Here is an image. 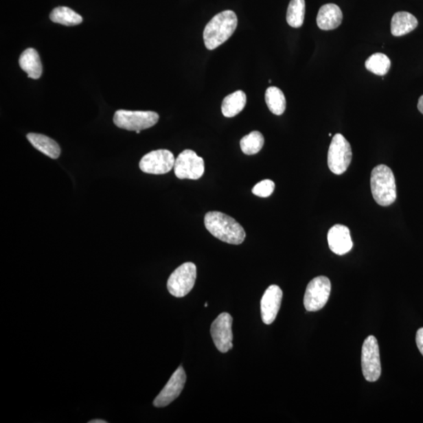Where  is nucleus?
<instances>
[{
  "label": "nucleus",
  "instance_id": "39448f33",
  "mask_svg": "<svg viewBox=\"0 0 423 423\" xmlns=\"http://www.w3.org/2000/svg\"><path fill=\"white\" fill-rule=\"evenodd\" d=\"M352 160V146L341 133H336L332 137L330 149H328V168L333 174L341 175L347 171Z\"/></svg>",
  "mask_w": 423,
  "mask_h": 423
},
{
  "label": "nucleus",
  "instance_id": "ddd939ff",
  "mask_svg": "<svg viewBox=\"0 0 423 423\" xmlns=\"http://www.w3.org/2000/svg\"><path fill=\"white\" fill-rule=\"evenodd\" d=\"M282 299V291L279 286L273 285L266 288L261 299V316L266 325H271L276 319Z\"/></svg>",
  "mask_w": 423,
  "mask_h": 423
},
{
  "label": "nucleus",
  "instance_id": "6e6552de",
  "mask_svg": "<svg viewBox=\"0 0 423 423\" xmlns=\"http://www.w3.org/2000/svg\"><path fill=\"white\" fill-rule=\"evenodd\" d=\"M174 169L179 179L198 180L204 174L205 161L192 150L187 149L178 155Z\"/></svg>",
  "mask_w": 423,
  "mask_h": 423
},
{
  "label": "nucleus",
  "instance_id": "aec40b11",
  "mask_svg": "<svg viewBox=\"0 0 423 423\" xmlns=\"http://www.w3.org/2000/svg\"><path fill=\"white\" fill-rule=\"evenodd\" d=\"M265 101L273 114L281 115L286 108V99L279 88L271 87L266 91Z\"/></svg>",
  "mask_w": 423,
  "mask_h": 423
},
{
  "label": "nucleus",
  "instance_id": "f03ea898",
  "mask_svg": "<svg viewBox=\"0 0 423 423\" xmlns=\"http://www.w3.org/2000/svg\"><path fill=\"white\" fill-rule=\"evenodd\" d=\"M237 26V15L233 10H225L215 15L205 27L203 40L205 47L214 51L221 46L231 37Z\"/></svg>",
  "mask_w": 423,
  "mask_h": 423
},
{
  "label": "nucleus",
  "instance_id": "2eb2a0df",
  "mask_svg": "<svg viewBox=\"0 0 423 423\" xmlns=\"http://www.w3.org/2000/svg\"><path fill=\"white\" fill-rule=\"evenodd\" d=\"M343 13L337 5L328 3L320 8L317 16V25L321 30L328 31L336 29L341 25Z\"/></svg>",
  "mask_w": 423,
  "mask_h": 423
},
{
  "label": "nucleus",
  "instance_id": "412c9836",
  "mask_svg": "<svg viewBox=\"0 0 423 423\" xmlns=\"http://www.w3.org/2000/svg\"><path fill=\"white\" fill-rule=\"evenodd\" d=\"M49 19L54 23L65 26H75L80 25L82 22V18L79 14L66 7H58L54 9L49 15Z\"/></svg>",
  "mask_w": 423,
  "mask_h": 423
},
{
  "label": "nucleus",
  "instance_id": "7ed1b4c3",
  "mask_svg": "<svg viewBox=\"0 0 423 423\" xmlns=\"http://www.w3.org/2000/svg\"><path fill=\"white\" fill-rule=\"evenodd\" d=\"M371 190L375 201L388 207L397 198L396 182L393 171L385 165H378L371 171Z\"/></svg>",
  "mask_w": 423,
  "mask_h": 423
},
{
  "label": "nucleus",
  "instance_id": "4be33fe9",
  "mask_svg": "<svg viewBox=\"0 0 423 423\" xmlns=\"http://www.w3.org/2000/svg\"><path fill=\"white\" fill-rule=\"evenodd\" d=\"M305 12V0H291L287 10L288 24L296 29L301 27L304 21Z\"/></svg>",
  "mask_w": 423,
  "mask_h": 423
},
{
  "label": "nucleus",
  "instance_id": "393cba45",
  "mask_svg": "<svg viewBox=\"0 0 423 423\" xmlns=\"http://www.w3.org/2000/svg\"><path fill=\"white\" fill-rule=\"evenodd\" d=\"M275 188V183L271 180H264L255 185L253 188L255 196L261 198H267L271 196Z\"/></svg>",
  "mask_w": 423,
  "mask_h": 423
},
{
  "label": "nucleus",
  "instance_id": "cd10ccee",
  "mask_svg": "<svg viewBox=\"0 0 423 423\" xmlns=\"http://www.w3.org/2000/svg\"><path fill=\"white\" fill-rule=\"evenodd\" d=\"M107 422L102 420H94L89 422V423H106Z\"/></svg>",
  "mask_w": 423,
  "mask_h": 423
},
{
  "label": "nucleus",
  "instance_id": "f3484780",
  "mask_svg": "<svg viewBox=\"0 0 423 423\" xmlns=\"http://www.w3.org/2000/svg\"><path fill=\"white\" fill-rule=\"evenodd\" d=\"M27 139L33 147L47 157L53 159L59 158L60 148L53 139L43 135H38V133H29L27 135Z\"/></svg>",
  "mask_w": 423,
  "mask_h": 423
},
{
  "label": "nucleus",
  "instance_id": "4468645a",
  "mask_svg": "<svg viewBox=\"0 0 423 423\" xmlns=\"http://www.w3.org/2000/svg\"><path fill=\"white\" fill-rule=\"evenodd\" d=\"M328 242L334 253L346 254L353 248L349 228L341 225H334L328 233Z\"/></svg>",
  "mask_w": 423,
  "mask_h": 423
},
{
  "label": "nucleus",
  "instance_id": "9b49d317",
  "mask_svg": "<svg viewBox=\"0 0 423 423\" xmlns=\"http://www.w3.org/2000/svg\"><path fill=\"white\" fill-rule=\"evenodd\" d=\"M232 317L228 313H222L216 317L211 325V335L215 346L221 353H227L233 347Z\"/></svg>",
  "mask_w": 423,
  "mask_h": 423
},
{
  "label": "nucleus",
  "instance_id": "f257e3e1",
  "mask_svg": "<svg viewBox=\"0 0 423 423\" xmlns=\"http://www.w3.org/2000/svg\"><path fill=\"white\" fill-rule=\"evenodd\" d=\"M205 226L215 238L231 244H240L246 238L243 227L235 219L220 212H209L205 216Z\"/></svg>",
  "mask_w": 423,
  "mask_h": 423
},
{
  "label": "nucleus",
  "instance_id": "5701e85b",
  "mask_svg": "<svg viewBox=\"0 0 423 423\" xmlns=\"http://www.w3.org/2000/svg\"><path fill=\"white\" fill-rule=\"evenodd\" d=\"M391 60L387 55L376 53L365 61V68L377 76H385L391 69Z\"/></svg>",
  "mask_w": 423,
  "mask_h": 423
},
{
  "label": "nucleus",
  "instance_id": "20e7f679",
  "mask_svg": "<svg viewBox=\"0 0 423 423\" xmlns=\"http://www.w3.org/2000/svg\"><path fill=\"white\" fill-rule=\"evenodd\" d=\"M159 115L151 111L119 110L113 121L116 126L129 131L144 130L157 124Z\"/></svg>",
  "mask_w": 423,
  "mask_h": 423
},
{
  "label": "nucleus",
  "instance_id": "f8f14e48",
  "mask_svg": "<svg viewBox=\"0 0 423 423\" xmlns=\"http://www.w3.org/2000/svg\"><path fill=\"white\" fill-rule=\"evenodd\" d=\"M186 380L187 376L185 369H183L182 366H180L172 374L170 380L163 389V391L154 400L153 404L155 407H165V406L169 405L179 397L183 387H185Z\"/></svg>",
  "mask_w": 423,
  "mask_h": 423
},
{
  "label": "nucleus",
  "instance_id": "423d86ee",
  "mask_svg": "<svg viewBox=\"0 0 423 423\" xmlns=\"http://www.w3.org/2000/svg\"><path fill=\"white\" fill-rule=\"evenodd\" d=\"M197 277L196 264H183L172 273L167 282V288L172 296L181 298L192 290Z\"/></svg>",
  "mask_w": 423,
  "mask_h": 423
},
{
  "label": "nucleus",
  "instance_id": "dca6fc26",
  "mask_svg": "<svg viewBox=\"0 0 423 423\" xmlns=\"http://www.w3.org/2000/svg\"><path fill=\"white\" fill-rule=\"evenodd\" d=\"M21 69L26 72L30 79H40L43 74V65L40 55L35 49L29 48L21 54L19 58Z\"/></svg>",
  "mask_w": 423,
  "mask_h": 423
},
{
  "label": "nucleus",
  "instance_id": "bb28decb",
  "mask_svg": "<svg viewBox=\"0 0 423 423\" xmlns=\"http://www.w3.org/2000/svg\"><path fill=\"white\" fill-rule=\"evenodd\" d=\"M418 109L420 113L423 114V95L420 98L419 103H418Z\"/></svg>",
  "mask_w": 423,
  "mask_h": 423
},
{
  "label": "nucleus",
  "instance_id": "a211bd4d",
  "mask_svg": "<svg viewBox=\"0 0 423 423\" xmlns=\"http://www.w3.org/2000/svg\"><path fill=\"white\" fill-rule=\"evenodd\" d=\"M418 26L415 16L405 11L398 12L393 16L391 21V33L394 36H402L409 34Z\"/></svg>",
  "mask_w": 423,
  "mask_h": 423
},
{
  "label": "nucleus",
  "instance_id": "b1692460",
  "mask_svg": "<svg viewBox=\"0 0 423 423\" xmlns=\"http://www.w3.org/2000/svg\"><path fill=\"white\" fill-rule=\"evenodd\" d=\"M264 137L259 131H253L244 136L241 141L240 146L244 154L252 155L258 154L263 148Z\"/></svg>",
  "mask_w": 423,
  "mask_h": 423
},
{
  "label": "nucleus",
  "instance_id": "1a4fd4ad",
  "mask_svg": "<svg viewBox=\"0 0 423 423\" xmlns=\"http://www.w3.org/2000/svg\"><path fill=\"white\" fill-rule=\"evenodd\" d=\"M361 366L365 380L369 382H376L381 375V361L380 348L375 336L367 338L361 353Z\"/></svg>",
  "mask_w": 423,
  "mask_h": 423
},
{
  "label": "nucleus",
  "instance_id": "0eeeda50",
  "mask_svg": "<svg viewBox=\"0 0 423 423\" xmlns=\"http://www.w3.org/2000/svg\"><path fill=\"white\" fill-rule=\"evenodd\" d=\"M330 280L325 276L314 278L308 284L304 295V307L310 312H315L325 307L331 293Z\"/></svg>",
  "mask_w": 423,
  "mask_h": 423
},
{
  "label": "nucleus",
  "instance_id": "a878e982",
  "mask_svg": "<svg viewBox=\"0 0 423 423\" xmlns=\"http://www.w3.org/2000/svg\"><path fill=\"white\" fill-rule=\"evenodd\" d=\"M416 344L423 356V328H421L416 333Z\"/></svg>",
  "mask_w": 423,
  "mask_h": 423
},
{
  "label": "nucleus",
  "instance_id": "6ab92c4d",
  "mask_svg": "<svg viewBox=\"0 0 423 423\" xmlns=\"http://www.w3.org/2000/svg\"><path fill=\"white\" fill-rule=\"evenodd\" d=\"M247 94L238 91L227 96L222 101L221 111L227 118H232L242 111L247 104Z\"/></svg>",
  "mask_w": 423,
  "mask_h": 423
},
{
  "label": "nucleus",
  "instance_id": "9d476101",
  "mask_svg": "<svg viewBox=\"0 0 423 423\" xmlns=\"http://www.w3.org/2000/svg\"><path fill=\"white\" fill-rule=\"evenodd\" d=\"M175 158L169 150L160 149L144 155L140 161V169L148 174H165L174 168Z\"/></svg>",
  "mask_w": 423,
  "mask_h": 423
}]
</instances>
